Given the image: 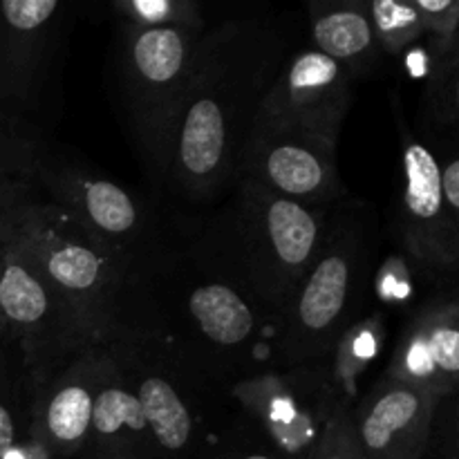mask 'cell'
Instances as JSON below:
<instances>
[{"instance_id": "1", "label": "cell", "mask_w": 459, "mask_h": 459, "mask_svg": "<svg viewBox=\"0 0 459 459\" xmlns=\"http://www.w3.org/2000/svg\"><path fill=\"white\" fill-rule=\"evenodd\" d=\"M282 58L281 36L255 21L209 30L195 74L151 151L170 186L204 200L240 182L249 134Z\"/></svg>"}, {"instance_id": "2", "label": "cell", "mask_w": 459, "mask_h": 459, "mask_svg": "<svg viewBox=\"0 0 459 459\" xmlns=\"http://www.w3.org/2000/svg\"><path fill=\"white\" fill-rule=\"evenodd\" d=\"M58 299L79 316L97 343L110 345L119 334L126 272L119 251L94 238L61 206L27 200L3 233Z\"/></svg>"}, {"instance_id": "3", "label": "cell", "mask_w": 459, "mask_h": 459, "mask_svg": "<svg viewBox=\"0 0 459 459\" xmlns=\"http://www.w3.org/2000/svg\"><path fill=\"white\" fill-rule=\"evenodd\" d=\"M231 215L227 229L215 233L218 245H227L224 281L260 307L282 314L321 251L323 213L240 182Z\"/></svg>"}, {"instance_id": "4", "label": "cell", "mask_w": 459, "mask_h": 459, "mask_svg": "<svg viewBox=\"0 0 459 459\" xmlns=\"http://www.w3.org/2000/svg\"><path fill=\"white\" fill-rule=\"evenodd\" d=\"M130 9L124 88L139 139L151 152L195 74L209 27L184 3H133Z\"/></svg>"}, {"instance_id": "5", "label": "cell", "mask_w": 459, "mask_h": 459, "mask_svg": "<svg viewBox=\"0 0 459 459\" xmlns=\"http://www.w3.org/2000/svg\"><path fill=\"white\" fill-rule=\"evenodd\" d=\"M366 273V249L352 229L327 231L316 260L281 314L276 359L303 368L325 357L348 327Z\"/></svg>"}, {"instance_id": "6", "label": "cell", "mask_w": 459, "mask_h": 459, "mask_svg": "<svg viewBox=\"0 0 459 459\" xmlns=\"http://www.w3.org/2000/svg\"><path fill=\"white\" fill-rule=\"evenodd\" d=\"M3 249L0 316L22 341L31 384L39 385L97 341L16 247L3 240Z\"/></svg>"}, {"instance_id": "7", "label": "cell", "mask_w": 459, "mask_h": 459, "mask_svg": "<svg viewBox=\"0 0 459 459\" xmlns=\"http://www.w3.org/2000/svg\"><path fill=\"white\" fill-rule=\"evenodd\" d=\"M240 182L309 209L343 195L334 146L260 117L249 134Z\"/></svg>"}, {"instance_id": "8", "label": "cell", "mask_w": 459, "mask_h": 459, "mask_svg": "<svg viewBox=\"0 0 459 459\" xmlns=\"http://www.w3.org/2000/svg\"><path fill=\"white\" fill-rule=\"evenodd\" d=\"M352 81L348 70L312 45L300 48L285 54L264 92L258 117L336 148L345 115L352 106Z\"/></svg>"}, {"instance_id": "9", "label": "cell", "mask_w": 459, "mask_h": 459, "mask_svg": "<svg viewBox=\"0 0 459 459\" xmlns=\"http://www.w3.org/2000/svg\"><path fill=\"white\" fill-rule=\"evenodd\" d=\"M112 361L108 345H88L36 385L30 430L52 457H72L88 446L94 402Z\"/></svg>"}, {"instance_id": "10", "label": "cell", "mask_w": 459, "mask_h": 459, "mask_svg": "<svg viewBox=\"0 0 459 459\" xmlns=\"http://www.w3.org/2000/svg\"><path fill=\"white\" fill-rule=\"evenodd\" d=\"M403 186L399 195V233L406 251L430 272H455L459 255V215L442 197V166L420 139H403Z\"/></svg>"}, {"instance_id": "11", "label": "cell", "mask_w": 459, "mask_h": 459, "mask_svg": "<svg viewBox=\"0 0 459 459\" xmlns=\"http://www.w3.org/2000/svg\"><path fill=\"white\" fill-rule=\"evenodd\" d=\"M435 402L429 393L385 377L350 412L363 459H421L433 435Z\"/></svg>"}, {"instance_id": "12", "label": "cell", "mask_w": 459, "mask_h": 459, "mask_svg": "<svg viewBox=\"0 0 459 459\" xmlns=\"http://www.w3.org/2000/svg\"><path fill=\"white\" fill-rule=\"evenodd\" d=\"M385 377L424 390L435 402L457 393L459 307L455 299L430 300L411 318Z\"/></svg>"}, {"instance_id": "13", "label": "cell", "mask_w": 459, "mask_h": 459, "mask_svg": "<svg viewBox=\"0 0 459 459\" xmlns=\"http://www.w3.org/2000/svg\"><path fill=\"white\" fill-rule=\"evenodd\" d=\"M45 182L58 197L56 206L79 220L108 247L121 251L124 245L137 240L143 224L142 209L119 184L103 178H85L72 170L45 175Z\"/></svg>"}, {"instance_id": "14", "label": "cell", "mask_w": 459, "mask_h": 459, "mask_svg": "<svg viewBox=\"0 0 459 459\" xmlns=\"http://www.w3.org/2000/svg\"><path fill=\"white\" fill-rule=\"evenodd\" d=\"M61 3L3 0L0 3V94L16 97L31 88L48 52Z\"/></svg>"}, {"instance_id": "15", "label": "cell", "mask_w": 459, "mask_h": 459, "mask_svg": "<svg viewBox=\"0 0 459 459\" xmlns=\"http://www.w3.org/2000/svg\"><path fill=\"white\" fill-rule=\"evenodd\" d=\"M88 446L94 448L99 459H160L117 357L94 402Z\"/></svg>"}, {"instance_id": "16", "label": "cell", "mask_w": 459, "mask_h": 459, "mask_svg": "<svg viewBox=\"0 0 459 459\" xmlns=\"http://www.w3.org/2000/svg\"><path fill=\"white\" fill-rule=\"evenodd\" d=\"M184 309L204 345L215 352L245 350L260 330L254 300L220 278L195 282L184 296Z\"/></svg>"}, {"instance_id": "17", "label": "cell", "mask_w": 459, "mask_h": 459, "mask_svg": "<svg viewBox=\"0 0 459 459\" xmlns=\"http://www.w3.org/2000/svg\"><path fill=\"white\" fill-rule=\"evenodd\" d=\"M309 12H312L309 18L312 48L339 63L352 76L370 74L384 52L372 30L368 3L363 0L318 3L312 4Z\"/></svg>"}, {"instance_id": "18", "label": "cell", "mask_w": 459, "mask_h": 459, "mask_svg": "<svg viewBox=\"0 0 459 459\" xmlns=\"http://www.w3.org/2000/svg\"><path fill=\"white\" fill-rule=\"evenodd\" d=\"M126 379L142 408L157 457L173 459L188 453L195 439V417L178 385L160 372L139 370Z\"/></svg>"}, {"instance_id": "19", "label": "cell", "mask_w": 459, "mask_h": 459, "mask_svg": "<svg viewBox=\"0 0 459 459\" xmlns=\"http://www.w3.org/2000/svg\"><path fill=\"white\" fill-rule=\"evenodd\" d=\"M372 30L384 54H402L420 36L429 34V18L417 3L372 0L368 3Z\"/></svg>"}, {"instance_id": "20", "label": "cell", "mask_w": 459, "mask_h": 459, "mask_svg": "<svg viewBox=\"0 0 459 459\" xmlns=\"http://www.w3.org/2000/svg\"><path fill=\"white\" fill-rule=\"evenodd\" d=\"M0 459H54L36 442L31 430L22 435L18 411L0 394Z\"/></svg>"}, {"instance_id": "21", "label": "cell", "mask_w": 459, "mask_h": 459, "mask_svg": "<svg viewBox=\"0 0 459 459\" xmlns=\"http://www.w3.org/2000/svg\"><path fill=\"white\" fill-rule=\"evenodd\" d=\"M305 459H363L348 411L336 408V412L323 429L318 442L314 444V448Z\"/></svg>"}, {"instance_id": "22", "label": "cell", "mask_w": 459, "mask_h": 459, "mask_svg": "<svg viewBox=\"0 0 459 459\" xmlns=\"http://www.w3.org/2000/svg\"><path fill=\"white\" fill-rule=\"evenodd\" d=\"M30 152L18 142L7 117L0 110V173L25 179V175H30Z\"/></svg>"}, {"instance_id": "23", "label": "cell", "mask_w": 459, "mask_h": 459, "mask_svg": "<svg viewBox=\"0 0 459 459\" xmlns=\"http://www.w3.org/2000/svg\"><path fill=\"white\" fill-rule=\"evenodd\" d=\"M30 197L25 195V186H22L21 178H12V175L0 173V233L7 229L16 211L21 209Z\"/></svg>"}, {"instance_id": "24", "label": "cell", "mask_w": 459, "mask_h": 459, "mask_svg": "<svg viewBox=\"0 0 459 459\" xmlns=\"http://www.w3.org/2000/svg\"><path fill=\"white\" fill-rule=\"evenodd\" d=\"M439 182H442V197L446 209L453 215H459V160L451 157L446 161V166L442 169L439 175Z\"/></svg>"}, {"instance_id": "25", "label": "cell", "mask_w": 459, "mask_h": 459, "mask_svg": "<svg viewBox=\"0 0 459 459\" xmlns=\"http://www.w3.org/2000/svg\"><path fill=\"white\" fill-rule=\"evenodd\" d=\"M236 459H282V457L278 455V453L273 451V448H272V451H264V448H263V451H249V453H242V455H240V457H236Z\"/></svg>"}, {"instance_id": "26", "label": "cell", "mask_w": 459, "mask_h": 459, "mask_svg": "<svg viewBox=\"0 0 459 459\" xmlns=\"http://www.w3.org/2000/svg\"><path fill=\"white\" fill-rule=\"evenodd\" d=\"M3 255H4V249H3V238H0V272H3Z\"/></svg>"}, {"instance_id": "27", "label": "cell", "mask_w": 459, "mask_h": 459, "mask_svg": "<svg viewBox=\"0 0 459 459\" xmlns=\"http://www.w3.org/2000/svg\"><path fill=\"white\" fill-rule=\"evenodd\" d=\"M4 330H7V325H4V321H3V316H0V339H3V334H4Z\"/></svg>"}]
</instances>
